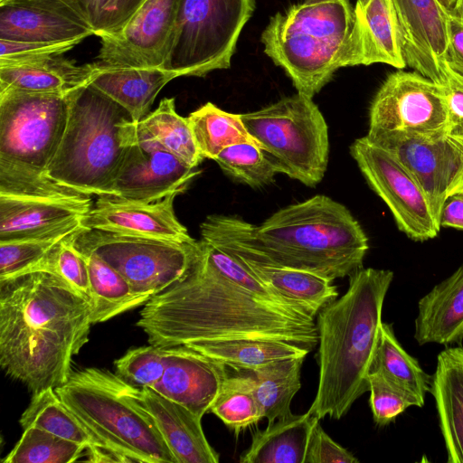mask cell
Wrapping results in <instances>:
<instances>
[{
  "mask_svg": "<svg viewBox=\"0 0 463 463\" xmlns=\"http://www.w3.org/2000/svg\"><path fill=\"white\" fill-rule=\"evenodd\" d=\"M430 392L444 439L447 462L463 463V347H446L437 356Z\"/></svg>",
  "mask_w": 463,
  "mask_h": 463,
  "instance_id": "484cf974",
  "label": "cell"
},
{
  "mask_svg": "<svg viewBox=\"0 0 463 463\" xmlns=\"http://www.w3.org/2000/svg\"><path fill=\"white\" fill-rule=\"evenodd\" d=\"M350 154L368 185L390 209L401 232L414 241L439 234L440 227L423 190L391 154L366 137L353 142Z\"/></svg>",
  "mask_w": 463,
  "mask_h": 463,
  "instance_id": "4fadbf2b",
  "label": "cell"
},
{
  "mask_svg": "<svg viewBox=\"0 0 463 463\" xmlns=\"http://www.w3.org/2000/svg\"><path fill=\"white\" fill-rule=\"evenodd\" d=\"M234 371L252 370L269 363L306 357L309 351L298 345L267 337H227L186 345Z\"/></svg>",
  "mask_w": 463,
  "mask_h": 463,
  "instance_id": "4dcf8cb0",
  "label": "cell"
},
{
  "mask_svg": "<svg viewBox=\"0 0 463 463\" xmlns=\"http://www.w3.org/2000/svg\"><path fill=\"white\" fill-rule=\"evenodd\" d=\"M199 173L155 144H135L126 146L107 194L128 201L153 202L173 193H184Z\"/></svg>",
  "mask_w": 463,
  "mask_h": 463,
  "instance_id": "e0dca14e",
  "label": "cell"
},
{
  "mask_svg": "<svg viewBox=\"0 0 463 463\" xmlns=\"http://www.w3.org/2000/svg\"><path fill=\"white\" fill-rule=\"evenodd\" d=\"M255 0H178L169 54L162 69L203 77L228 69Z\"/></svg>",
  "mask_w": 463,
  "mask_h": 463,
  "instance_id": "9c48e42d",
  "label": "cell"
},
{
  "mask_svg": "<svg viewBox=\"0 0 463 463\" xmlns=\"http://www.w3.org/2000/svg\"><path fill=\"white\" fill-rule=\"evenodd\" d=\"M365 137L391 154L416 180L439 225L441 208L463 162L460 137L449 134L419 136L400 132L367 134Z\"/></svg>",
  "mask_w": 463,
  "mask_h": 463,
  "instance_id": "5bb4252c",
  "label": "cell"
},
{
  "mask_svg": "<svg viewBox=\"0 0 463 463\" xmlns=\"http://www.w3.org/2000/svg\"><path fill=\"white\" fill-rule=\"evenodd\" d=\"M438 1L447 11H451L454 8L456 2H457V0H438Z\"/></svg>",
  "mask_w": 463,
  "mask_h": 463,
  "instance_id": "11a10c76",
  "label": "cell"
},
{
  "mask_svg": "<svg viewBox=\"0 0 463 463\" xmlns=\"http://www.w3.org/2000/svg\"><path fill=\"white\" fill-rule=\"evenodd\" d=\"M392 1L406 66L444 85L449 70L446 61L449 11L438 0Z\"/></svg>",
  "mask_w": 463,
  "mask_h": 463,
  "instance_id": "2e32d148",
  "label": "cell"
},
{
  "mask_svg": "<svg viewBox=\"0 0 463 463\" xmlns=\"http://www.w3.org/2000/svg\"><path fill=\"white\" fill-rule=\"evenodd\" d=\"M58 396L105 445L128 462L176 463L153 416L134 387L96 367L71 373Z\"/></svg>",
  "mask_w": 463,
  "mask_h": 463,
  "instance_id": "8992f818",
  "label": "cell"
},
{
  "mask_svg": "<svg viewBox=\"0 0 463 463\" xmlns=\"http://www.w3.org/2000/svg\"><path fill=\"white\" fill-rule=\"evenodd\" d=\"M389 269H360L349 276L346 292L318 313L317 394L308 412L339 420L369 391L368 375L383 323Z\"/></svg>",
  "mask_w": 463,
  "mask_h": 463,
  "instance_id": "277c9868",
  "label": "cell"
},
{
  "mask_svg": "<svg viewBox=\"0 0 463 463\" xmlns=\"http://www.w3.org/2000/svg\"><path fill=\"white\" fill-rule=\"evenodd\" d=\"M201 247L205 259L213 268L258 299L291 314L315 318L307 308L261 282L228 253L203 239Z\"/></svg>",
  "mask_w": 463,
  "mask_h": 463,
  "instance_id": "ab89813d",
  "label": "cell"
},
{
  "mask_svg": "<svg viewBox=\"0 0 463 463\" xmlns=\"http://www.w3.org/2000/svg\"><path fill=\"white\" fill-rule=\"evenodd\" d=\"M187 118L203 158L214 160L224 148L235 144L259 146L242 122L241 114L224 111L211 102L192 112Z\"/></svg>",
  "mask_w": 463,
  "mask_h": 463,
  "instance_id": "e575fe53",
  "label": "cell"
},
{
  "mask_svg": "<svg viewBox=\"0 0 463 463\" xmlns=\"http://www.w3.org/2000/svg\"><path fill=\"white\" fill-rule=\"evenodd\" d=\"M178 0H146L118 34L101 37L98 64L163 68L170 52Z\"/></svg>",
  "mask_w": 463,
  "mask_h": 463,
  "instance_id": "9a60e30c",
  "label": "cell"
},
{
  "mask_svg": "<svg viewBox=\"0 0 463 463\" xmlns=\"http://www.w3.org/2000/svg\"><path fill=\"white\" fill-rule=\"evenodd\" d=\"M78 250L86 258L89 268L92 324L143 306L151 298L136 292L118 271L94 251Z\"/></svg>",
  "mask_w": 463,
  "mask_h": 463,
  "instance_id": "1f68e13d",
  "label": "cell"
},
{
  "mask_svg": "<svg viewBox=\"0 0 463 463\" xmlns=\"http://www.w3.org/2000/svg\"><path fill=\"white\" fill-rule=\"evenodd\" d=\"M320 420L310 412L288 414L252 434L241 463H304L311 430Z\"/></svg>",
  "mask_w": 463,
  "mask_h": 463,
  "instance_id": "f546056e",
  "label": "cell"
},
{
  "mask_svg": "<svg viewBox=\"0 0 463 463\" xmlns=\"http://www.w3.org/2000/svg\"><path fill=\"white\" fill-rule=\"evenodd\" d=\"M214 160L227 175L253 188L271 184L278 174L262 149L253 143L230 146Z\"/></svg>",
  "mask_w": 463,
  "mask_h": 463,
  "instance_id": "b9f144b4",
  "label": "cell"
},
{
  "mask_svg": "<svg viewBox=\"0 0 463 463\" xmlns=\"http://www.w3.org/2000/svg\"><path fill=\"white\" fill-rule=\"evenodd\" d=\"M451 11L460 16H463V0H457L454 8Z\"/></svg>",
  "mask_w": 463,
  "mask_h": 463,
  "instance_id": "9f6ffc18",
  "label": "cell"
},
{
  "mask_svg": "<svg viewBox=\"0 0 463 463\" xmlns=\"http://www.w3.org/2000/svg\"><path fill=\"white\" fill-rule=\"evenodd\" d=\"M370 373L381 374L386 381L413 396L422 407L430 390L431 376L417 359L409 354L397 340L392 326L383 322Z\"/></svg>",
  "mask_w": 463,
  "mask_h": 463,
  "instance_id": "836d02e7",
  "label": "cell"
},
{
  "mask_svg": "<svg viewBox=\"0 0 463 463\" xmlns=\"http://www.w3.org/2000/svg\"><path fill=\"white\" fill-rule=\"evenodd\" d=\"M463 143V136H458ZM453 194H463V162L457 175H455L449 192L448 196Z\"/></svg>",
  "mask_w": 463,
  "mask_h": 463,
  "instance_id": "db71d44e",
  "label": "cell"
},
{
  "mask_svg": "<svg viewBox=\"0 0 463 463\" xmlns=\"http://www.w3.org/2000/svg\"><path fill=\"white\" fill-rule=\"evenodd\" d=\"M369 405L374 423L384 427L392 422L400 414L411 406L421 407L411 395L394 386L377 373H370Z\"/></svg>",
  "mask_w": 463,
  "mask_h": 463,
  "instance_id": "bcb514c9",
  "label": "cell"
},
{
  "mask_svg": "<svg viewBox=\"0 0 463 463\" xmlns=\"http://www.w3.org/2000/svg\"><path fill=\"white\" fill-rule=\"evenodd\" d=\"M414 339L420 345L463 341V263L418 302Z\"/></svg>",
  "mask_w": 463,
  "mask_h": 463,
  "instance_id": "d4e9b609",
  "label": "cell"
},
{
  "mask_svg": "<svg viewBox=\"0 0 463 463\" xmlns=\"http://www.w3.org/2000/svg\"><path fill=\"white\" fill-rule=\"evenodd\" d=\"M19 422L24 429L37 427L61 438L84 444L87 448L104 445L65 405L53 388L33 393Z\"/></svg>",
  "mask_w": 463,
  "mask_h": 463,
  "instance_id": "d590c367",
  "label": "cell"
},
{
  "mask_svg": "<svg viewBox=\"0 0 463 463\" xmlns=\"http://www.w3.org/2000/svg\"><path fill=\"white\" fill-rule=\"evenodd\" d=\"M70 93L0 90V162L46 172L66 128Z\"/></svg>",
  "mask_w": 463,
  "mask_h": 463,
  "instance_id": "8fae6325",
  "label": "cell"
},
{
  "mask_svg": "<svg viewBox=\"0 0 463 463\" xmlns=\"http://www.w3.org/2000/svg\"><path fill=\"white\" fill-rule=\"evenodd\" d=\"M304 358L285 359L252 370H240L250 377L263 418L268 420V424L291 413V402L301 388Z\"/></svg>",
  "mask_w": 463,
  "mask_h": 463,
  "instance_id": "d6a6232c",
  "label": "cell"
},
{
  "mask_svg": "<svg viewBox=\"0 0 463 463\" xmlns=\"http://www.w3.org/2000/svg\"><path fill=\"white\" fill-rule=\"evenodd\" d=\"M173 193L153 202L128 201L109 194L99 195L82 216L84 229L100 230L128 236L193 242L187 229L178 221Z\"/></svg>",
  "mask_w": 463,
  "mask_h": 463,
  "instance_id": "ac0fdd59",
  "label": "cell"
},
{
  "mask_svg": "<svg viewBox=\"0 0 463 463\" xmlns=\"http://www.w3.org/2000/svg\"><path fill=\"white\" fill-rule=\"evenodd\" d=\"M116 373L128 384L150 388L159 381L165 367V347L149 345L132 348L115 361Z\"/></svg>",
  "mask_w": 463,
  "mask_h": 463,
  "instance_id": "ee69618b",
  "label": "cell"
},
{
  "mask_svg": "<svg viewBox=\"0 0 463 463\" xmlns=\"http://www.w3.org/2000/svg\"><path fill=\"white\" fill-rule=\"evenodd\" d=\"M85 199L0 195V241L40 236L81 220L92 206Z\"/></svg>",
  "mask_w": 463,
  "mask_h": 463,
  "instance_id": "603a6c76",
  "label": "cell"
},
{
  "mask_svg": "<svg viewBox=\"0 0 463 463\" xmlns=\"http://www.w3.org/2000/svg\"><path fill=\"white\" fill-rule=\"evenodd\" d=\"M77 232L57 244L33 272L47 271L53 273L65 279L90 299V277L87 260L73 246L71 241L72 237Z\"/></svg>",
  "mask_w": 463,
  "mask_h": 463,
  "instance_id": "f6af8a7d",
  "label": "cell"
},
{
  "mask_svg": "<svg viewBox=\"0 0 463 463\" xmlns=\"http://www.w3.org/2000/svg\"><path fill=\"white\" fill-rule=\"evenodd\" d=\"M228 373L227 366L191 347H165L164 372L152 390L203 418Z\"/></svg>",
  "mask_w": 463,
  "mask_h": 463,
  "instance_id": "ffe728a7",
  "label": "cell"
},
{
  "mask_svg": "<svg viewBox=\"0 0 463 463\" xmlns=\"http://www.w3.org/2000/svg\"><path fill=\"white\" fill-rule=\"evenodd\" d=\"M215 247L231 255L269 288L304 306L315 317L338 296L334 280L325 277L306 270L278 266L232 246Z\"/></svg>",
  "mask_w": 463,
  "mask_h": 463,
  "instance_id": "4316f807",
  "label": "cell"
},
{
  "mask_svg": "<svg viewBox=\"0 0 463 463\" xmlns=\"http://www.w3.org/2000/svg\"><path fill=\"white\" fill-rule=\"evenodd\" d=\"M226 235L229 242L254 257L331 280L362 269L369 249L368 238L350 211L322 194L283 207L260 225L234 216Z\"/></svg>",
  "mask_w": 463,
  "mask_h": 463,
  "instance_id": "3957f363",
  "label": "cell"
},
{
  "mask_svg": "<svg viewBox=\"0 0 463 463\" xmlns=\"http://www.w3.org/2000/svg\"><path fill=\"white\" fill-rule=\"evenodd\" d=\"M439 226L463 231V194L447 197L441 208Z\"/></svg>",
  "mask_w": 463,
  "mask_h": 463,
  "instance_id": "816d5d0a",
  "label": "cell"
},
{
  "mask_svg": "<svg viewBox=\"0 0 463 463\" xmlns=\"http://www.w3.org/2000/svg\"><path fill=\"white\" fill-rule=\"evenodd\" d=\"M0 195L44 199L91 197L54 181L46 172L5 162H0Z\"/></svg>",
  "mask_w": 463,
  "mask_h": 463,
  "instance_id": "60d3db41",
  "label": "cell"
},
{
  "mask_svg": "<svg viewBox=\"0 0 463 463\" xmlns=\"http://www.w3.org/2000/svg\"><path fill=\"white\" fill-rule=\"evenodd\" d=\"M89 24L63 0H1L0 39L24 43L83 40Z\"/></svg>",
  "mask_w": 463,
  "mask_h": 463,
  "instance_id": "d6986e66",
  "label": "cell"
},
{
  "mask_svg": "<svg viewBox=\"0 0 463 463\" xmlns=\"http://www.w3.org/2000/svg\"><path fill=\"white\" fill-rule=\"evenodd\" d=\"M210 411L236 435L263 419L252 381L241 371L224 378Z\"/></svg>",
  "mask_w": 463,
  "mask_h": 463,
  "instance_id": "8d00e7d4",
  "label": "cell"
},
{
  "mask_svg": "<svg viewBox=\"0 0 463 463\" xmlns=\"http://www.w3.org/2000/svg\"><path fill=\"white\" fill-rule=\"evenodd\" d=\"M241 119L278 173L310 187L322 181L329 157L328 127L312 98L298 92L241 114Z\"/></svg>",
  "mask_w": 463,
  "mask_h": 463,
  "instance_id": "ba28073f",
  "label": "cell"
},
{
  "mask_svg": "<svg viewBox=\"0 0 463 463\" xmlns=\"http://www.w3.org/2000/svg\"><path fill=\"white\" fill-rule=\"evenodd\" d=\"M88 451V461L90 462H128V459L105 445L90 446Z\"/></svg>",
  "mask_w": 463,
  "mask_h": 463,
  "instance_id": "f5cc1de1",
  "label": "cell"
},
{
  "mask_svg": "<svg viewBox=\"0 0 463 463\" xmlns=\"http://www.w3.org/2000/svg\"><path fill=\"white\" fill-rule=\"evenodd\" d=\"M132 120L118 103L86 84L69 94L66 128L46 174L90 195L107 194L123 161V121Z\"/></svg>",
  "mask_w": 463,
  "mask_h": 463,
  "instance_id": "52a82bcc",
  "label": "cell"
},
{
  "mask_svg": "<svg viewBox=\"0 0 463 463\" xmlns=\"http://www.w3.org/2000/svg\"><path fill=\"white\" fill-rule=\"evenodd\" d=\"M96 64L77 65L61 55L0 58V90L68 94L89 84Z\"/></svg>",
  "mask_w": 463,
  "mask_h": 463,
  "instance_id": "7402d4cb",
  "label": "cell"
},
{
  "mask_svg": "<svg viewBox=\"0 0 463 463\" xmlns=\"http://www.w3.org/2000/svg\"><path fill=\"white\" fill-rule=\"evenodd\" d=\"M353 453L333 440L319 420L314 424L307 446L304 463H357Z\"/></svg>",
  "mask_w": 463,
  "mask_h": 463,
  "instance_id": "7dc6e473",
  "label": "cell"
},
{
  "mask_svg": "<svg viewBox=\"0 0 463 463\" xmlns=\"http://www.w3.org/2000/svg\"><path fill=\"white\" fill-rule=\"evenodd\" d=\"M349 66L385 63L405 69L392 0H356Z\"/></svg>",
  "mask_w": 463,
  "mask_h": 463,
  "instance_id": "44dd1931",
  "label": "cell"
},
{
  "mask_svg": "<svg viewBox=\"0 0 463 463\" xmlns=\"http://www.w3.org/2000/svg\"><path fill=\"white\" fill-rule=\"evenodd\" d=\"M97 70L90 82L97 90L122 106L139 121L163 87L175 75L162 68L111 67L95 62Z\"/></svg>",
  "mask_w": 463,
  "mask_h": 463,
  "instance_id": "f1b7e54d",
  "label": "cell"
},
{
  "mask_svg": "<svg viewBox=\"0 0 463 463\" xmlns=\"http://www.w3.org/2000/svg\"><path fill=\"white\" fill-rule=\"evenodd\" d=\"M99 38L119 33L146 0H63Z\"/></svg>",
  "mask_w": 463,
  "mask_h": 463,
  "instance_id": "7bdbcfd3",
  "label": "cell"
},
{
  "mask_svg": "<svg viewBox=\"0 0 463 463\" xmlns=\"http://www.w3.org/2000/svg\"><path fill=\"white\" fill-rule=\"evenodd\" d=\"M448 116L442 85L417 71L397 70L387 75L369 109L367 134H447Z\"/></svg>",
  "mask_w": 463,
  "mask_h": 463,
  "instance_id": "7c38bea8",
  "label": "cell"
},
{
  "mask_svg": "<svg viewBox=\"0 0 463 463\" xmlns=\"http://www.w3.org/2000/svg\"><path fill=\"white\" fill-rule=\"evenodd\" d=\"M82 40L59 43H24L0 39V58H24L44 55H61Z\"/></svg>",
  "mask_w": 463,
  "mask_h": 463,
  "instance_id": "c3c4849f",
  "label": "cell"
},
{
  "mask_svg": "<svg viewBox=\"0 0 463 463\" xmlns=\"http://www.w3.org/2000/svg\"><path fill=\"white\" fill-rule=\"evenodd\" d=\"M137 326L150 345L162 347L253 336L284 340L311 352L318 343L315 318L258 299L213 268L202 247L185 275L144 305Z\"/></svg>",
  "mask_w": 463,
  "mask_h": 463,
  "instance_id": "6da1fadb",
  "label": "cell"
},
{
  "mask_svg": "<svg viewBox=\"0 0 463 463\" xmlns=\"http://www.w3.org/2000/svg\"><path fill=\"white\" fill-rule=\"evenodd\" d=\"M91 325L90 299L53 273L0 280V365L33 393L67 382Z\"/></svg>",
  "mask_w": 463,
  "mask_h": 463,
  "instance_id": "7a4b0ae2",
  "label": "cell"
},
{
  "mask_svg": "<svg viewBox=\"0 0 463 463\" xmlns=\"http://www.w3.org/2000/svg\"><path fill=\"white\" fill-rule=\"evenodd\" d=\"M122 146L152 143L196 168L204 159L196 146L188 118L177 114L174 98L163 99L159 106L139 121L125 120L120 127Z\"/></svg>",
  "mask_w": 463,
  "mask_h": 463,
  "instance_id": "83f0119b",
  "label": "cell"
},
{
  "mask_svg": "<svg viewBox=\"0 0 463 463\" xmlns=\"http://www.w3.org/2000/svg\"><path fill=\"white\" fill-rule=\"evenodd\" d=\"M71 241L78 250L97 253L136 292L150 298L182 279L201 250L200 241L196 240L177 242L84 228Z\"/></svg>",
  "mask_w": 463,
  "mask_h": 463,
  "instance_id": "30bf717a",
  "label": "cell"
},
{
  "mask_svg": "<svg viewBox=\"0 0 463 463\" xmlns=\"http://www.w3.org/2000/svg\"><path fill=\"white\" fill-rule=\"evenodd\" d=\"M325 0H305L306 3L307 4H316V3H319V2H323Z\"/></svg>",
  "mask_w": 463,
  "mask_h": 463,
  "instance_id": "6f0895ef",
  "label": "cell"
},
{
  "mask_svg": "<svg viewBox=\"0 0 463 463\" xmlns=\"http://www.w3.org/2000/svg\"><path fill=\"white\" fill-rule=\"evenodd\" d=\"M87 446L37 427L24 429L13 449L3 463H71L86 450Z\"/></svg>",
  "mask_w": 463,
  "mask_h": 463,
  "instance_id": "f35d334b",
  "label": "cell"
},
{
  "mask_svg": "<svg viewBox=\"0 0 463 463\" xmlns=\"http://www.w3.org/2000/svg\"><path fill=\"white\" fill-rule=\"evenodd\" d=\"M447 64L463 75V16L449 11Z\"/></svg>",
  "mask_w": 463,
  "mask_h": 463,
  "instance_id": "f907efd6",
  "label": "cell"
},
{
  "mask_svg": "<svg viewBox=\"0 0 463 463\" xmlns=\"http://www.w3.org/2000/svg\"><path fill=\"white\" fill-rule=\"evenodd\" d=\"M442 86L447 106V134L463 136V75L449 68Z\"/></svg>",
  "mask_w": 463,
  "mask_h": 463,
  "instance_id": "681fc988",
  "label": "cell"
},
{
  "mask_svg": "<svg viewBox=\"0 0 463 463\" xmlns=\"http://www.w3.org/2000/svg\"><path fill=\"white\" fill-rule=\"evenodd\" d=\"M141 398L176 463L219 462V454L204 435L201 417L150 388L141 389Z\"/></svg>",
  "mask_w": 463,
  "mask_h": 463,
  "instance_id": "cb8c5ba5",
  "label": "cell"
},
{
  "mask_svg": "<svg viewBox=\"0 0 463 463\" xmlns=\"http://www.w3.org/2000/svg\"><path fill=\"white\" fill-rule=\"evenodd\" d=\"M354 23L349 0L304 2L270 17L260 40L298 92L313 98L338 69L349 66Z\"/></svg>",
  "mask_w": 463,
  "mask_h": 463,
  "instance_id": "5b68a950",
  "label": "cell"
},
{
  "mask_svg": "<svg viewBox=\"0 0 463 463\" xmlns=\"http://www.w3.org/2000/svg\"><path fill=\"white\" fill-rule=\"evenodd\" d=\"M82 228L79 220L40 236L0 241V280L33 272L57 244Z\"/></svg>",
  "mask_w": 463,
  "mask_h": 463,
  "instance_id": "74e56055",
  "label": "cell"
}]
</instances>
